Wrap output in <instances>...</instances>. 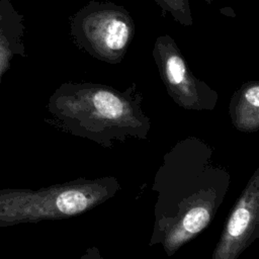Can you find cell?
<instances>
[{"mask_svg":"<svg viewBox=\"0 0 259 259\" xmlns=\"http://www.w3.org/2000/svg\"><path fill=\"white\" fill-rule=\"evenodd\" d=\"M259 237V167L234 204L211 259H238Z\"/></svg>","mask_w":259,"mask_h":259,"instance_id":"cell-5","label":"cell"},{"mask_svg":"<svg viewBox=\"0 0 259 259\" xmlns=\"http://www.w3.org/2000/svg\"><path fill=\"white\" fill-rule=\"evenodd\" d=\"M163 10V15L168 12L173 19L183 26L193 24L189 0H153Z\"/></svg>","mask_w":259,"mask_h":259,"instance_id":"cell-8","label":"cell"},{"mask_svg":"<svg viewBox=\"0 0 259 259\" xmlns=\"http://www.w3.org/2000/svg\"><path fill=\"white\" fill-rule=\"evenodd\" d=\"M142 101L136 83L120 91L103 84L68 82L51 96L49 111L63 132L111 149L130 139L147 140L151 120Z\"/></svg>","mask_w":259,"mask_h":259,"instance_id":"cell-2","label":"cell"},{"mask_svg":"<svg viewBox=\"0 0 259 259\" xmlns=\"http://www.w3.org/2000/svg\"><path fill=\"white\" fill-rule=\"evenodd\" d=\"M212 1H213V0H205V2H206V3H208V4H210Z\"/></svg>","mask_w":259,"mask_h":259,"instance_id":"cell-10","label":"cell"},{"mask_svg":"<svg viewBox=\"0 0 259 259\" xmlns=\"http://www.w3.org/2000/svg\"><path fill=\"white\" fill-rule=\"evenodd\" d=\"M6 8L0 3V77L8 68L13 55L23 50L21 44V35L23 26L21 16L12 8L8 16Z\"/></svg>","mask_w":259,"mask_h":259,"instance_id":"cell-7","label":"cell"},{"mask_svg":"<svg viewBox=\"0 0 259 259\" xmlns=\"http://www.w3.org/2000/svg\"><path fill=\"white\" fill-rule=\"evenodd\" d=\"M74 44L93 58L119 64L135 35V21L130 12L112 2L89 1L70 21Z\"/></svg>","mask_w":259,"mask_h":259,"instance_id":"cell-3","label":"cell"},{"mask_svg":"<svg viewBox=\"0 0 259 259\" xmlns=\"http://www.w3.org/2000/svg\"><path fill=\"white\" fill-rule=\"evenodd\" d=\"M78 259H105V258L102 256L99 248L93 246V247H88L85 250L84 254Z\"/></svg>","mask_w":259,"mask_h":259,"instance_id":"cell-9","label":"cell"},{"mask_svg":"<svg viewBox=\"0 0 259 259\" xmlns=\"http://www.w3.org/2000/svg\"><path fill=\"white\" fill-rule=\"evenodd\" d=\"M231 176L203 140L178 141L164 156L152 189L154 227L149 247L161 245L173 256L212 222L229 190Z\"/></svg>","mask_w":259,"mask_h":259,"instance_id":"cell-1","label":"cell"},{"mask_svg":"<svg viewBox=\"0 0 259 259\" xmlns=\"http://www.w3.org/2000/svg\"><path fill=\"white\" fill-rule=\"evenodd\" d=\"M229 113L233 126L245 134L259 130V83L248 81L232 95Z\"/></svg>","mask_w":259,"mask_h":259,"instance_id":"cell-6","label":"cell"},{"mask_svg":"<svg viewBox=\"0 0 259 259\" xmlns=\"http://www.w3.org/2000/svg\"><path fill=\"white\" fill-rule=\"evenodd\" d=\"M153 57L168 95L186 110H213L219 93L194 76L175 40L168 34L157 37Z\"/></svg>","mask_w":259,"mask_h":259,"instance_id":"cell-4","label":"cell"}]
</instances>
